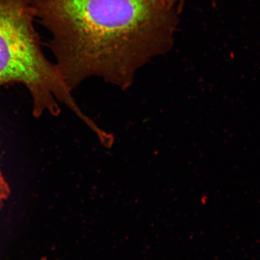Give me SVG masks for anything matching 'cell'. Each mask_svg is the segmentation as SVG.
Listing matches in <instances>:
<instances>
[{"mask_svg": "<svg viewBox=\"0 0 260 260\" xmlns=\"http://www.w3.org/2000/svg\"><path fill=\"white\" fill-rule=\"evenodd\" d=\"M167 1L173 5V6L177 7L179 12H181L183 7L185 4L186 0H167ZM212 1L213 2V3H215L217 0H212Z\"/></svg>", "mask_w": 260, "mask_h": 260, "instance_id": "obj_4", "label": "cell"}, {"mask_svg": "<svg viewBox=\"0 0 260 260\" xmlns=\"http://www.w3.org/2000/svg\"><path fill=\"white\" fill-rule=\"evenodd\" d=\"M30 0H0V88L22 84L34 102V116L60 113L64 103L84 119L55 64L44 56L34 27Z\"/></svg>", "mask_w": 260, "mask_h": 260, "instance_id": "obj_2", "label": "cell"}, {"mask_svg": "<svg viewBox=\"0 0 260 260\" xmlns=\"http://www.w3.org/2000/svg\"><path fill=\"white\" fill-rule=\"evenodd\" d=\"M50 32L68 88L99 76L126 88L135 73L174 45L179 10L167 0H30Z\"/></svg>", "mask_w": 260, "mask_h": 260, "instance_id": "obj_1", "label": "cell"}, {"mask_svg": "<svg viewBox=\"0 0 260 260\" xmlns=\"http://www.w3.org/2000/svg\"><path fill=\"white\" fill-rule=\"evenodd\" d=\"M42 260H44V259H42Z\"/></svg>", "mask_w": 260, "mask_h": 260, "instance_id": "obj_5", "label": "cell"}, {"mask_svg": "<svg viewBox=\"0 0 260 260\" xmlns=\"http://www.w3.org/2000/svg\"><path fill=\"white\" fill-rule=\"evenodd\" d=\"M10 192L9 184L0 171V210L4 206L5 202L9 198Z\"/></svg>", "mask_w": 260, "mask_h": 260, "instance_id": "obj_3", "label": "cell"}]
</instances>
